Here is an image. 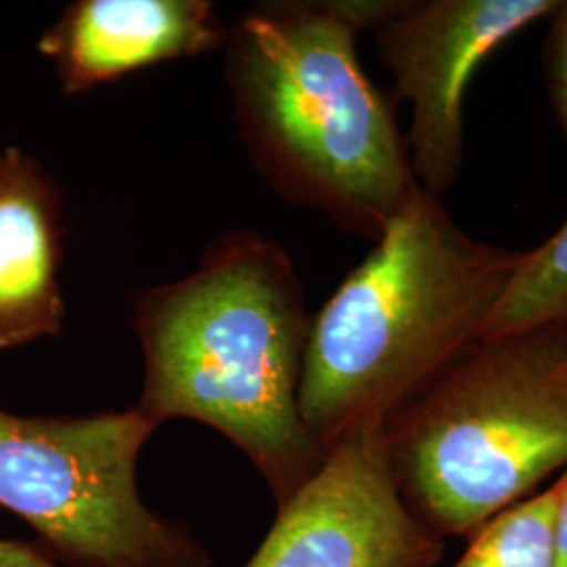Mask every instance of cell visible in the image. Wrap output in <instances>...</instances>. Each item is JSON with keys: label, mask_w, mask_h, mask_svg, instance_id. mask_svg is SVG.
Instances as JSON below:
<instances>
[{"label": "cell", "mask_w": 567, "mask_h": 567, "mask_svg": "<svg viewBox=\"0 0 567 567\" xmlns=\"http://www.w3.org/2000/svg\"><path fill=\"white\" fill-rule=\"evenodd\" d=\"M143 355L137 408L161 426L192 419L240 447L284 505L322 465L299 385L311 316L292 259L257 231L210 244L182 280L135 301Z\"/></svg>", "instance_id": "1"}, {"label": "cell", "mask_w": 567, "mask_h": 567, "mask_svg": "<svg viewBox=\"0 0 567 567\" xmlns=\"http://www.w3.org/2000/svg\"><path fill=\"white\" fill-rule=\"evenodd\" d=\"M0 567H63L53 557L30 545L0 538Z\"/></svg>", "instance_id": "14"}, {"label": "cell", "mask_w": 567, "mask_h": 567, "mask_svg": "<svg viewBox=\"0 0 567 567\" xmlns=\"http://www.w3.org/2000/svg\"><path fill=\"white\" fill-rule=\"evenodd\" d=\"M567 322L480 339L383 426L393 482L433 536H471L567 466Z\"/></svg>", "instance_id": "4"}, {"label": "cell", "mask_w": 567, "mask_h": 567, "mask_svg": "<svg viewBox=\"0 0 567 567\" xmlns=\"http://www.w3.org/2000/svg\"><path fill=\"white\" fill-rule=\"evenodd\" d=\"M63 208L41 163L18 147L0 152V349L58 337Z\"/></svg>", "instance_id": "9"}, {"label": "cell", "mask_w": 567, "mask_h": 567, "mask_svg": "<svg viewBox=\"0 0 567 567\" xmlns=\"http://www.w3.org/2000/svg\"><path fill=\"white\" fill-rule=\"evenodd\" d=\"M524 252L482 243L421 185L311 316L299 412L328 452L386 421L480 341Z\"/></svg>", "instance_id": "3"}, {"label": "cell", "mask_w": 567, "mask_h": 567, "mask_svg": "<svg viewBox=\"0 0 567 567\" xmlns=\"http://www.w3.org/2000/svg\"><path fill=\"white\" fill-rule=\"evenodd\" d=\"M548 18L550 28L545 44L548 100L567 142V2H557Z\"/></svg>", "instance_id": "12"}, {"label": "cell", "mask_w": 567, "mask_h": 567, "mask_svg": "<svg viewBox=\"0 0 567 567\" xmlns=\"http://www.w3.org/2000/svg\"><path fill=\"white\" fill-rule=\"evenodd\" d=\"M400 4L261 2L224 47L236 121L265 182L374 243L419 183L393 103L368 79L355 41Z\"/></svg>", "instance_id": "2"}, {"label": "cell", "mask_w": 567, "mask_h": 567, "mask_svg": "<svg viewBox=\"0 0 567 567\" xmlns=\"http://www.w3.org/2000/svg\"><path fill=\"white\" fill-rule=\"evenodd\" d=\"M555 489V519L550 538V567H567V466Z\"/></svg>", "instance_id": "13"}, {"label": "cell", "mask_w": 567, "mask_h": 567, "mask_svg": "<svg viewBox=\"0 0 567 567\" xmlns=\"http://www.w3.org/2000/svg\"><path fill=\"white\" fill-rule=\"evenodd\" d=\"M555 0H410L377 28V53L410 103L412 175L442 198L465 163V95L475 70Z\"/></svg>", "instance_id": "6"}, {"label": "cell", "mask_w": 567, "mask_h": 567, "mask_svg": "<svg viewBox=\"0 0 567 567\" xmlns=\"http://www.w3.org/2000/svg\"><path fill=\"white\" fill-rule=\"evenodd\" d=\"M567 322V221L526 257L496 305L482 339Z\"/></svg>", "instance_id": "10"}, {"label": "cell", "mask_w": 567, "mask_h": 567, "mask_svg": "<svg viewBox=\"0 0 567 567\" xmlns=\"http://www.w3.org/2000/svg\"><path fill=\"white\" fill-rule=\"evenodd\" d=\"M227 25L208 0H79L39 41L65 93L135 70L224 49Z\"/></svg>", "instance_id": "8"}, {"label": "cell", "mask_w": 567, "mask_h": 567, "mask_svg": "<svg viewBox=\"0 0 567 567\" xmlns=\"http://www.w3.org/2000/svg\"><path fill=\"white\" fill-rule=\"evenodd\" d=\"M553 519L555 489L548 487L475 529L452 567H550Z\"/></svg>", "instance_id": "11"}, {"label": "cell", "mask_w": 567, "mask_h": 567, "mask_svg": "<svg viewBox=\"0 0 567 567\" xmlns=\"http://www.w3.org/2000/svg\"><path fill=\"white\" fill-rule=\"evenodd\" d=\"M156 429L137 405L82 416L0 410V505L70 567H213L187 527L143 503L137 461Z\"/></svg>", "instance_id": "5"}, {"label": "cell", "mask_w": 567, "mask_h": 567, "mask_svg": "<svg viewBox=\"0 0 567 567\" xmlns=\"http://www.w3.org/2000/svg\"><path fill=\"white\" fill-rule=\"evenodd\" d=\"M444 540L421 526L393 482L383 426H360L278 507L246 567H433Z\"/></svg>", "instance_id": "7"}, {"label": "cell", "mask_w": 567, "mask_h": 567, "mask_svg": "<svg viewBox=\"0 0 567 567\" xmlns=\"http://www.w3.org/2000/svg\"><path fill=\"white\" fill-rule=\"evenodd\" d=\"M561 374H564V379L567 381V360L566 364L561 365Z\"/></svg>", "instance_id": "15"}]
</instances>
